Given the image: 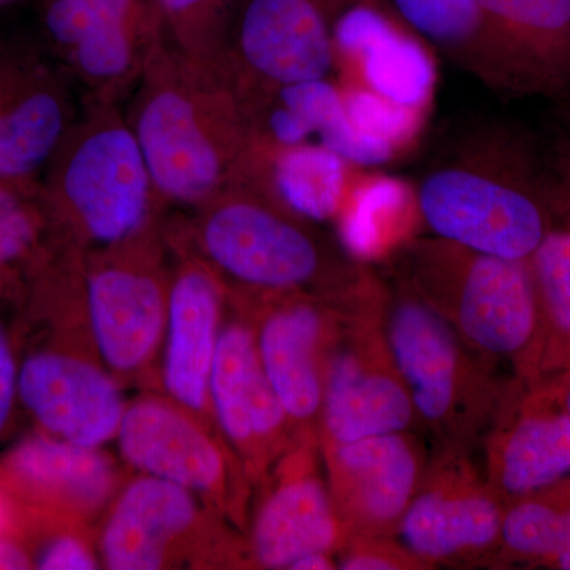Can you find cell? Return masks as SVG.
Segmentation results:
<instances>
[{
	"instance_id": "15",
	"label": "cell",
	"mask_w": 570,
	"mask_h": 570,
	"mask_svg": "<svg viewBox=\"0 0 570 570\" xmlns=\"http://www.w3.org/2000/svg\"><path fill=\"white\" fill-rule=\"evenodd\" d=\"M70 75L37 52L0 51V183H36L80 118Z\"/></svg>"
},
{
	"instance_id": "22",
	"label": "cell",
	"mask_w": 570,
	"mask_h": 570,
	"mask_svg": "<svg viewBox=\"0 0 570 570\" xmlns=\"http://www.w3.org/2000/svg\"><path fill=\"white\" fill-rule=\"evenodd\" d=\"M116 438L124 459L146 475L190 491H212L223 482L224 461L216 445L159 401L127 409Z\"/></svg>"
},
{
	"instance_id": "28",
	"label": "cell",
	"mask_w": 570,
	"mask_h": 570,
	"mask_svg": "<svg viewBox=\"0 0 570 570\" xmlns=\"http://www.w3.org/2000/svg\"><path fill=\"white\" fill-rule=\"evenodd\" d=\"M11 468L31 485L82 505L96 508L110 497L115 472L96 448L63 439L36 436L22 442Z\"/></svg>"
},
{
	"instance_id": "11",
	"label": "cell",
	"mask_w": 570,
	"mask_h": 570,
	"mask_svg": "<svg viewBox=\"0 0 570 570\" xmlns=\"http://www.w3.org/2000/svg\"><path fill=\"white\" fill-rule=\"evenodd\" d=\"M322 449L346 540L396 538L430 464L417 434L403 431L343 444L322 441Z\"/></svg>"
},
{
	"instance_id": "33",
	"label": "cell",
	"mask_w": 570,
	"mask_h": 570,
	"mask_svg": "<svg viewBox=\"0 0 570 570\" xmlns=\"http://www.w3.org/2000/svg\"><path fill=\"white\" fill-rule=\"evenodd\" d=\"M36 184L0 183V268L24 257L39 236V208L31 200Z\"/></svg>"
},
{
	"instance_id": "24",
	"label": "cell",
	"mask_w": 570,
	"mask_h": 570,
	"mask_svg": "<svg viewBox=\"0 0 570 570\" xmlns=\"http://www.w3.org/2000/svg\"><path fill=\"white\" fill-rule=\"evenodd\" d=\"M190 490L168 480L142 478L129 487L105 528V562L112 570L163 568L171 540L194 523Z\"/></svg>"
},
{
	"instance_id": "35",
	"label": "cell",
	"mask_w": 570,
	"mask_h": 570,
	"mask_svg": "<svg viewBox=\"0 0 570 570\" xmlns=\"http://www.w3.org/2000/svg\"><path fill=\"white\" fill-rule=\"evenodd\" d=\"M39 568L47 570H91L97 568V562L80 540L62 538L55 540L41 553Z\"/></svg>"
},
{
	"instance_id": "39",
	"label": "cell",
	"mask_w": 570,
	"mask_h": 570,
	"mask_svg": "<svg viewBox=\"0 0 570 570\" xmlns=\"http://www.w3.org/2000/svg\"><path fill=\"white\" fill-rule=\"evenodd\" d=\"M29 560L24 551L10 542L0 540V570L28 569Z\"/></svg>"
},
{
	"instance_id": "30",
	"label": "cell",
	"mask_w": 570,
	"mask_h": 570,
	"mask_svg": "<svg viewBox=\"0 0 570 570\" xmlns=\"http://www.w3.org/2000/svg\"><path fill=\"white\" fill-rule=\"evenodd\" d=\"M570 508V479L509 502L502 517L494 564L549 568Z\"/></svg>"
},
{
	"instance_id": "19",
	"label": "cell",
	"mask_w": 570,
	"mask_h": 570,
	"mask_svg": "<svg viewBox=\"0 0 570 570\" xmlns=\"http://www.w3.org/2000/svg\"><path fill=\"white\" fill-rule=\"evenodd\" d=\"M208 395L224 433L258 464L281 448L292 420L265 376L257 340L246 325L220 333Z\"/></svg>"
},
{
	"instance_id": "32",
	"label": "cell",
	"mask_w": 570,
	"mask_h": 570,
	"mask_svg": "<svg viewBox=\"0 0 570 570\" xmlns=\"http://www.w3.org/2000/svg\"><path fill=\"white\" fill-rule=\"evenodd\" d=\"M340 86L348 119L360 134L384 142L396 154L417 138L426 111L390 102L360 86L346 82H340Z\"/></svg>"
},
{
	"instance_id": "40",
	"label": "cell",
	"mask_w": 570,
	"mask_h": 570,
	"mask_svg": "<svg viewBox=\"0 0 570 570\" xmlns=\"http://www.w3.org/2000/svg\"><path fill=\"white\" fill-rule=\"evenodd\" d=\"M292 570H328L337 569V562L333 560L332 553H309L298 558L291 566Z\"/></svg>"
},
{
	"instance_id": "31",
	"label": "cell",
	"mask_w": 570,
	"mask_h": 570,
	"mask_svg": "<svg viewBox=\"0 0 570 570\" xmlns=\"http://www.w3.org/2000/svg\"><path fill=\"white\" fill-rule=\"evenodd\" d=\"M164 39L190 61L223 69L243 0H148Z\"/></svg>"
},
{
	"instance_id": "25",
	"label": "cell",
	"mask_w": 570,
	"mask_h": 570,
	"mask_svg": "<svg viewBox=\"0 0 570 570\" xmlns=\"http://www.w3.org/2000/svg\"><path fill=\"white\" fill-rule=\"evenodd\" d=\"M358 167L321 145L292 146L275 151L250 149L242 187L306 223L335 220L348 183Z\"/></svg>"
},
{
	"instance_id": "5",
	"label": "cell",
	"mask_w": 570,
	"mask_h": 570,
	"mask_svg": "<svg viewBox=\"0 0 570 570\" xmlns=\"http://www.w3.org/2000/svg\"><path fill=\"white\" fill-rule=\"evenodd\" d=\"M195 239L209 264L254 291L324 288L352 302L376 283L348 254L328 253L305 220L249 187H234L202 206Z\"/></svg>"
},
{
	"instance_id": "10",
	"label": "cell",
	"mask_w": 570,
	"mask_h": 570,
	"mask_svg": "<svg viewBox=\"0 0 570 570\" xmlns=\"http://www.w3.org/2000/svg\"><path fill=\"white\" fill-rule=\"evenodd\" d=\"M330 14L332 0H243L223 62L234 91L332 77Z\"/></svg>"
},
{
	"instance_id": "23",
	"label": "cell",
	"mask_w": 570,
	"mask_h": 570,
	"mask_svg": "<svg viewBox=\"0 0 570 570\" xmlns=\"http://www.w3.org/2000/svg\"><path fill=\"white\" fill-rule=\"evenodd\" d=\"M515 71L520 94L570 85V0H480Z\"/></svg>"
},
{
	"instance_id": "6",
	"label": "cell",
	"mask_w": 570,
	"mask_h": 570,
	"mask_svg": "<svg viewBox=\"0 0 570 570\" xmlns=\"http://www.w3.org/2000/svg\"><path fill=\"white\" fill-rule=\"evenodd\" d=\"M43 184L48 206L105 247L140 234L164 206L119 105H85Z\"/></svg>"
},
{
	"instance_id": "21",
	"label": "cell",
	"mask_w": 570,
	"mask_h": 570,
	"mask_svg": "<svg viewBox=\"0 0 570 570\" xmlns=\"http://www.w3.org/2000/svg\"><path fill=\"white\" fill-rule=\"evenodd\" d=\"M220 292L202 264H186L168 288L165 385L176 401L198 411L208 397L216 355Z\"/></svg>"
},
{
	"instance_id": "7",
	"label": "cell",
	"mask_w": 570,
	"mask_h": 570,
	"mask_svg": "<svg viewBox=\"0 0 570 570\" xmlns=\"http://www.w3.org/2000/svg\"><path fill=\"white\" fill-rule=\"evenodd\" d=\"M381 284L337 307L326 348L321 439L356 441L422 426L382 326Z\"/></svg>"
},
{
	"instance_id": "12",
	"label": "cell",
	"mask_w": 570,
	"mask_h": 570,
	"mask_svg": "<svg viewBox=\"0 0 570 570\" xmlns=\"http://www.w3.org/2000/svg\"><path fill=\"white\" fill-rule=\"evenodd\" d=\"M483 441V478L504 505L570 479V415L558 377L513 382Z\"/></svg>"
},
{
	"instance_id": "27",
	"label": "cell",
	"mask_w": 570,
	"mask_h": 570,
	"mask_svg": "<svg viewBox=\"0 0 570 570\" xmlns=\"http://www.w3.org/2000/svg\"><path fill=\"white\" fill-rule=\"evenodd\" d=\"M341 246L360 264L390 258L415 238L417 189L404 179L356 168L335 217Z\"/></svg>"
},
{
	"instance_id": "38",
	"label": "cell",
	"mask_w": 570,
	"mask_h": 570,
	"mask_svg": "<svg viewBox=\"0 0 570 570\" xmlns=\"http://www.w3.org/2000/svg\"><path fill=\"white\" fill-rule=\"evenodd\" d=\"M549 568L558 570H570V508L568 513H566L560 540H558L557 550H554L553 558H551Z\"/></svg>"
},
{
	"instance_id": "8",
	"label": "cell",
	"mask_w": 570,
	"mask_h": 570,
	"mask_svg": "<svg viewBox=\"0 0 570 570\" xmlns=\"http://www.w3.org/2000/svg\"><path fill=\"white\" fill-rule=\"evenodd\" d=\"M43 28L85 104L100 105L137 89L160 33L148 0H47Z\"/></svg>"
},
{
	"instance_id": "14",
	"label": "cell",
	"mask_w": 570,
	"mask_h": 570,
	"mask_svg": "<svg viewBox=\"0 0 570 570\" xmlns=\"http://www.w3.org/2000/svg\"><path fill=\"white\" fill-rule=\"evenodd\" d=\"M151 227L107 246V261L86 273L94 337L105 362L118 371H132L149 358L167 321L168 292L146 246Z\"/></svg>"
},
{
	"instance_id": "34",
	"label": "cell",
	"mask_w": 570,
	"mask_h": 570,
	"mask_svg": "<svg viewBox=\"0 0 570 570\" xmlns=\"http://www.w3.org/2000/svg\"><path fill=\"white\" fill-rule=\"evenodd\" d=\"M336 562L343 570H430L396 538H348Z\"/></svg>"
},
{
	"instance_id": "16",
	"label": "cell",
	"mask_w": 570,
	"mask_h": 570,
	"mask_svg": "<svg viewBox=\"0 0 570 570\" xmlns=\"http://www.w3.org/2000/svg\"><path fill=\"white\" fill-rule=\"evenodd\" d=\"M236 99L254 151L321 145L360 168L379 167L396 156L355 129L340 82L330 78L246 89Z\"/></svg>"
},
{
	"instance_id": "4",
	"label": "cell",
	"mask_w": 570,
	"mask_h": 570,
	"mask_svg": "<svg viewBox=\"0 0 570 570\" xmlns=\"http://www.w3.org/2000/svg\"><path fill=\"white\" fill-rule=\"evenodd\" d=\"M382 326L422 428L442 448H471L487 436L515 377L474 351L406 285L384 288Z\"/></svg>"
},
{
	"instance_id": "3",
	"label": "cell",
	"mask_w": 570,
	"mask_h": 570,
	"mask_svg": "<svg viewBox=\"0 0 570 570\" xmlns=\"http://www.w3.org/2000/svg\"><path fill=\"white\" fill-rule=\"evenodd\" d=\"M417 198L434 236L510 261H528L553 217L549 176L509 138L485 141L482 149L430 171Z\"/></svg>"
},
{
	"instance_id": "13",
	"label": "cell",
	"mask_w": 570,
	"mask_h": 570,
	"mask_svg": "<svg viewBox=\"0 0 570 570\" xmlns=\"http://www.w3.org/2000/svg\"><path fill=\"white\" fill-rule=\"evenodd\" d=\"M332 40L340 82L426 111L436 62L415 32L381 0H332Z\"/></svg>"
},
{
	"instance_id": "18",
	"label": "cell",
	"mask_w": 570,
	"mask_h": 570,
	"mask_svg": "<svg viewBox=\"0 0 570 570\" xmlns=\"http://www.w3.org/2000/svg\"><path fill=\"white\" fill-rule=\"evenodd\" d=\"M22 403L56 438L99 448L118 436L121 393L107 374L71 356L40 354L18 377Z\"/></svg>"
},
{
	"instance_id": "17",
	"label": "cell",
	"mask_w": 570,
	"mask_h": 570,
	"mask_svg": "<svg viewBox=\"0 0 570 570\" xmlns=\"http://www.w3.org/2000/svg\"><path fill=\"white\" fill-rule=\"evenodd\" d=\"M279 475L254 520L253 550L258 564L291 569L305 554L340 551L346 535L328 483L318 474L313 445L303 442Z\"/></svg>"
},
{
	"instance_id": "26",
	"label": "cell",
	"mask_w": 570,
	"mask_h": 570,
	"mask_svg": "<svg viewBox=\"0 0 570 570\" xmlns=\"http://www.w3.org/2000/svg\"><path fill=\"white\" fill-rule=\"evenodd\" d=\"M390 7L412 32L491 88L520 94L508 52L480 0H390Z\"/></svg>"
},
{
	"instance_id": "36",
	"label": "cell",
	"mask_w": 570,
	"mask_h": 570,
	"mask_svg": "<svg viewBox=\"0 0 570 570\" xmlns=\"http://www.w3.org/2000/svg\"><path fill=\"white\" fill-rule=\"evenodd\" d=\"M17 389L18 379L13 355H11L9 341L0 330V430L9 420Z\"/></svg>"
},
{
	"instance_id": "9",
	"label": "cell",
	"mask_w": 570,
	"mask_h": 570,
	"mask_svg": "<svg viewBox=\"0 0 570 570\" xmlns=\"http://www.w3.org/2000/svg\"><path fill=\"white\" fill-rule=\"evenodd\" d=\"M504 502L466 449L442 448L397 528L396 539L428 568L494 562Z\"/></svg>"
},
{
	"instance_id": "1",
	"label": "cell",
	"mask_w": 570,
	"mask_h": 570,
	"mask_svg": "<svg viewBox=\"0 0 570 570\" xmlns=\"http://www.w3.org/2000/svg\"><path fill=\"white\" fill-rule=\"evenodd\" d=\"M126 119L164 205L198 209L245 184L250 142L230 81L219 67L176 51L163 32L146 55Z\"/></svg>"
},
{
	"instance_id": "29",
	"label": "cell",
	"mask_w": 570,
	"mask_h": 570,
	"mask_svg": "<svg viewBox=\"0 0 570 570\" xmlns=\"http://www.w3.org/2000/svg\"><path fill=\"white\" fill-rule=\"evenodd\" d=\"M553 217L528 258L547 330V377L570 367V204L553 194Z\"/></svg>"
},
{
	"instance_id": "42",
	"label": "cell",
	"mask_w": 570,
	"mask_h": 570,
	"mask_svg": "<svg viewBox=\"0 0 570 570\" xmlns=\"http://www.w3.org/2000/svg\"><path fill=\"white\" fill-rule=\"evenodd\" d=\"M9 527V508H7L6 501L0 498V535Z\"/></svg>"
},
{
	"instance_id": "20",
	"label": "cell",
	"mask_w": 570,
	"mask_h": 570,
	"mask_svg": "<svg viewBox=\"0 0 570 570\" xmlns=\"http://www.w3.org/2000/svg\"><path fill=\"white\" fill-rule=\"evenodd\" d=\"M336 313L309 302L284 303L264 318L255 336L265 376L292 423L321 422L326 348Z\"/></svg>"
},
{
	"instance_id": "41",
	"label": "cell",
	"mask_w": 570,
	"mask_h": 570,
	"mask_svg": "<svg viewBox=\"0 0 570 570\" xmlns=\"http://www.w3.org/2000/svg\"><path fill=\"white\" fill-rule=\"evenodd\" d=\"M558 389H560L562 404L570 415V367L558 376Z\"/></svg>"
},
{
	"instance_id": "2",
	"label": "cell",
	"mask_w": 570,
	"mask_h": 570,
	"mask_svg": "<svg viewBox=\"0 0 570 570\" xmlns=\"http://www.w3.org/2000/svg\"><path fill=\"white\" fill-rule=\"evenodd\" d=\"M397 283L433 306L479 354L517 381L547 377V330L528 261L475 253L445 239L412 238L390 257Z\"/></svg>"
},
{
	"instance_id": "37",
	"label": "cell",
	"mask_w": 570,
	"mask_h": 570,
	"mask_svg": "<svg viewBox=\"0 0 570 570\" xmlns=\"http://www.w3.org/2000/svg\"><path fill=\"white\" fill-rule=\"evenodd\" d=\"M551 190L570 204V129L558 151L553 175H549Z\"/></svg>"
}]
</instances>
